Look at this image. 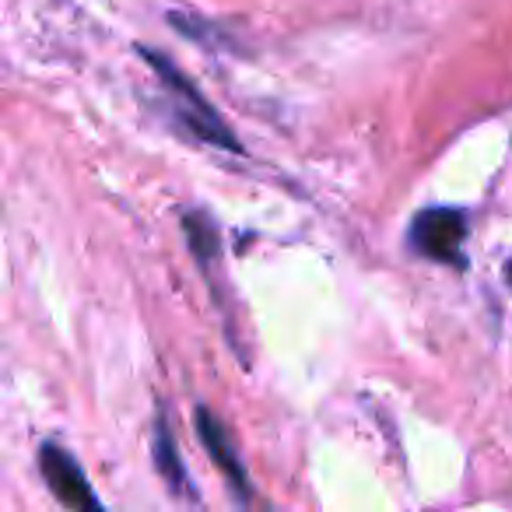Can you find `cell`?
I'll list each match as a JSON object with an SVG mask.
<instances>
[{
	"label": "cell",
	"mask_w": 512,
	"mask_h": 512,
	"mask_svg": "<svg viewBox=\"0 0 512 512\" xmlns=\"http://www.w3.org/2000/svg\"><path fill=\"white\" fill-rule=\"evenodd\" d=\"M193 421H197V435H200V442H204L207 453H211L214 467H218L221 474L228 477V484L235 488V495L246 498L249 477H246V470H242L239 456H235V446H232V439H228V428L221 425V421L214 418V414L207 411V407H197Z\"/></svg>",
	"instance_id": "cell-4"
},
{
	"label": "cell",
	"mask_w": 512,
	"mask_h": 512,
	"mask_svg": "<svg viewBox=\"0 0 512 512\" xmlns=\"http://www.w3.org/2000/svg\"><path fill=\"white\" fill-rule=\"evenodd\" d=\"M151 453H155V467H158V474L169 481V488L186 491V470H183V463H179L176 439H172L165 418H158V425H155V442H151Z\"/></svg>",
	"instance_id": "cell-5"
},
{
	"label": "cell",
	"mask_w": 512,
	"mask_h": 512,
	"mask_svg": "<svg viewBox=\"0 0 512 512\" xmlns=\"http://www.w3.org/2000/svg\"><path fill=\"white\" fill-rule=\"evenodd\" d=\"M509 281H512V267H509Z\"/></svg>",
	"instance_id": "cell-7"
},
{
	"label": "cell",
	"mask_w": 512,
	"mask_h": 512,
	"mask_svg": "<svg viewBox=\"0 0 512 512\" xmlns=\"http://www.w3.org/2000/svg\"><path fill=\"white\" fill-rule=\"evenodd\" d=\"M141 57L148 60L151 71L162 78L165 92L172 95V106H176L179 120H183L186 127L200 137V141H211V144H218V148H225V151H239V141H235L232 130L225 127V120L214 113V106L204 99V95H200V88L193 85V81L186 78V74L179 71L169 57H162V53H155V50H141Z\"/></svg>",
	"instance_id": "cell-1"
},
{
	"label": "cell",
	"mask_w": 512,
	"mask_h": 512,
	"mask_svg": "<svg viewBox=\"0 0 512 512\" xmlns=\"http://www.w3.org/2000/svg\"><path fill=\"white\" fill-rule=\"evenodd\" d=\"M186 239H190V249L197 253V260H204V264L218 253V232H214V225L200 211L186 214Z\"/></svg>",
	"instance_id": "cell-6"
},
{
	"label": "cell",
	"mask_w": 512,
	"mask_h": 512,
	"mask_svg": "<svg viewBox=\"0 0 512 512\" xmlns=\"http://www.w3.org/2000/svg\"><path fill=\"white\" fill-rule=\"evenodd\" d=\"M463 239H467V218L453 207H428L411 225V246L439 264H463Z\"/></svg>",
	"instance_id": "cell-2"
},
{
	"label": "cell",
	"mask_w": 512,
	"mask_h": 512,
	"mask_svg": "<svg viewBox=\"0 0 512 512\" xmlns=\"http://www.w3.org/2000/svg\"><path fill=\"white\" fill-rule=\"evenodd\" d=\"M39 470H43L46 484H50V491L57 495V502H64L67 509H102V502L92 495V484H88L85 470L74 463V456L67 453L64 446H57V442H46L43 449H39Z\"/></svg>",
	"instance_id": "cell-3"
}]
</instances>
